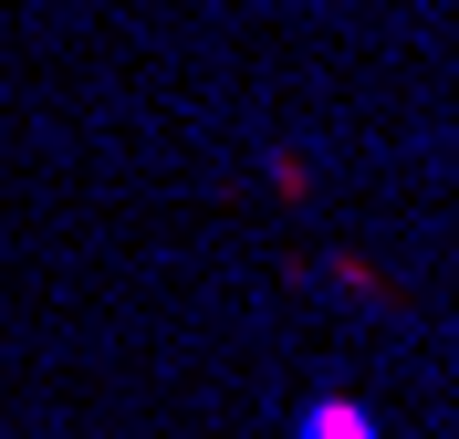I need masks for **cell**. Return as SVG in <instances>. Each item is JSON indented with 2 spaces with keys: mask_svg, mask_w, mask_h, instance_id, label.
Returning <instances> with one entry per match:
<instances>
[{
  "mask_svg": "<svg viewBox=\"0 0 459 439\" xmlns=\"http://www.w3.org/2000/svg\"><path fill=\"white\" fill-rule=\"evenodd\" d=\"M314 439H376V429H366V418H344V408H324V418H314Z\"/></svg>",
  "mask_w": 459,
  "mask_h": 439,
  "instance_id": "6da1fadb",
  "label": "cell"
}]
</instances>
